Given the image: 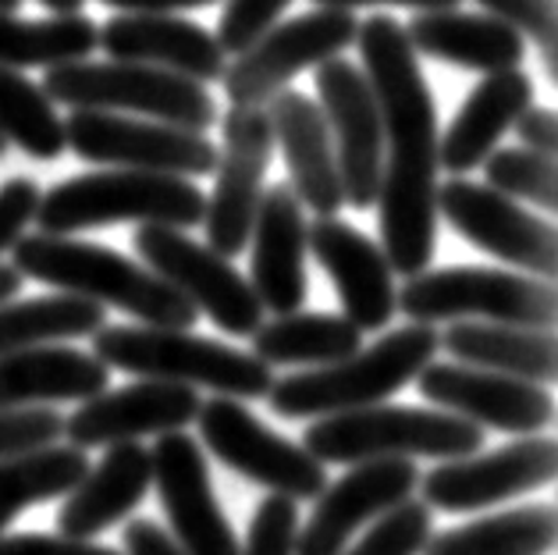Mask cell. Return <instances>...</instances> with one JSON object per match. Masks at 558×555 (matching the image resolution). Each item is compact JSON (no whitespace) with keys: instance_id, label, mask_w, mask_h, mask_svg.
<instances>
[{"instance_id":"cell-1","label":"cell","mask_w":558,"mask_h":555,"mask_svg":"<svg viewBox=\"0 0 558 555\" xmlns=\"http://www.w3.org/2000/svg\"><path fill=\"white\" fill-rule=\"evenodd\" d=\"M356 44L385 129L380 250L395 275L413 278L430 267L438 239V111L399 22L388 15L360 22Z\"/></svg>"},{"instance_id":"cell-2","label":"cell","mask_w":558,"mask_h":555,"mask_svg":"<svg viewBox=\"0 0 558 555\" xmlns=\"http://www.w3.org/2000/svg\"><path fill=\"white\" fill-rule=\"evenodd\" d=\"M11 267L22 278L44 281V286H53L58 292L125 310V314L140 317V324H149V328L189 331L199 317V310L160 275L129 261L125 253L97 246V242H78L47 232L22 236L11 246Z\"/></svg>"},{"instance_id":"cell-3","label":"cell","mask_w":558,"mask_h":555,"mask_svg":"<svg viewBox=\"0 0 558 555\" xmlns=\"http://www.w3.org/2000/svg\"><path fill=\"white\" fill-rule=\"evenodd\" d=\"M441 349V335L430 324H410L385 338H377L371 349H360L328 367H313L306 374H289L270 385L267 406L278 417L303 421V417H335L363 406H377L399 396L405 385H413L420 371L434 363Z\"/></svg>"},{"instance_id":"cell-4","label":"cell","mask_w":558,"mask_h":555,"mask_svg":"<svg viewBox=\"0 0 558 555\" xmlns=\"http://www.w3.org/2000/svg\"><path fill=\"white\" fill-rule=\"evenodd\" d=\"M207 196L193 179L132 168H107L64 179L39 196L36 225L47 236H75L89 228H107L121 221L196 228L203 225Z\"/></svg>"},{"instance_id":"cell-5","label":"cell","mask_w":558,"mask_h":555,"mask_svg":"<svg viewBox=\"0 0 558 555\" xmlns=\"http://www.w3.org/2000/svg\"><path fill=\"white\" fill-rule=\"evenodd\" d=\"M93 357L107 371H129L149 382H174L189 388H210L228 399H264L275 374L264 360L225 346L217 338L182 328H125L111 324L93 335Z\"/></svg>"},{"instance_id":"cell-6","label":"cell","mask_w":558,"mask_h":555,"mask_svg":"<svg viewBox=\"0 0 558 555\" xmlns=\"http://www.w3.org/2000/svg\"><path fill=\"white\" fill-rule=\"evenodd\" d=\"M303 449L324 467H356L371 459H462L484 449V427L448 410L427 406H363V410L317 417Z\"/></svg>"},{"instance_id":"cell-7","label":"cell","mask_w":558,"mask_h":555,"mask_svg":"<svg viewBox=\"0 0 558 555\" xmlns=\"http://www.w3.org/2000/svg\"><path fill=\"white\" fill-rule=\"evenodd\" d=\"M44 93L72 111H132L135 118L207 132L217 104L203 83L132 61H72L47 68Z\"/></svg>"},{"instance_id":"cell-8","label":"cell","mask_w":558,"mask_h":555,"mask_svg":"<svg viewBox=\"0 0 558 555\" xmlns=\"http://www.w3.org/2000/svg\"><path fill=\"white\" fill-rule=\"evenodd\" d=\"M399 314L413 324L438 321H492L555 331V281L515 275L498 267H441L420 270L399 289Z\"/></svg>"},{"instance_id":"cell-9","label":"cell","mask_w":558,"mask_h":555,"mask_svg":"<svg viewBox=\"0 0 558 555\" xmlns=\"http://www.w3.org/2000/svg\"><path fill=\"white\" fill-rule=\"evenodd\" d=\"M196 424L203 445L225 467L260 484L270 495L303 503L328 488V470L320 459H313L299 442L270 431L260 417H253L242 406V399L214 396L210 402H199Z\"/></svg>"},{"instance_id":"cell-10","label":"cell","mask_w":558,"mask_h":555,"mask_svg":"<svg viewBox=\"0 0 558 555\" xmlns=\"http://www.w3.org/2000/svg\"><path fill=\"white\" fill-rule=\"evenodd\" d=\"M61 125L64 146L89 165L179 174V179H199L217 168V143L193 129L111 111H72Z\"/></svg>"},{"instance_id":"cell-11","label":"cell","mask_w":558,"mask_h":555,"mask_svg":"<svg viewBox=\"0 0 558 555\" xmlns=\"http://www.w3.org/2000/svg\"><path fill=\"white\" fill-rule=\"evenodd\" d=\"M132 246L154 275L179 289L199 314H207L228 335L250 338L264 324V306L256 300L250 278H242L221 253L189 239L182 228L140 225Z\"/></svg>"},{"instance_id":"cell-12","label":"cell","mask_w":558,"mask_h":555,"mask_svg":"<svg viewBox=\"0 0 558 555\" xmlns=\"http://www.w3.org/2000/svg\"><path fill=\"white\" fill-rule=\"evenodd\" d=\"M356 33L360 19L345 8H317L270 25L250 50H242L225 68V97L242 107H260L275 93L289 89L299 72L331 61L356 44Z\"/></svg>"},{"instance_id":"cell-13","label":"cell","mask_w":558,"mask_h":555,"mask_svg":"<svg viewBox=\"0 0 558 555\" xmlns=\"http://www.w3.org/2000/svg\"><path fill=\"white\" fill-rule=\"evenodd\" d=\"M270 154H275V132H270L264 107L231 104V111L221 121L214 193L207 196V210H203L207 246L221 253L225 261L250 246Z\"/></svg>"},{"instance_id":"cell-14","label":"cell","mask_w":558,"mask_h":555,"mask_svg":"<svg viewBox=\"0 0 558 555\" xmlns=\"http://www.w3.org/2000/svg\"><path fill=\"white\" fill-rule=\"evenodd\" d=\"M438 214L476 250L498 256L526 275L555 281L558 275V232L551 221L523 210L492 185L452 179L438 185Z\"/></svg>"},{"instance_id":"cell-15","label":"cell","mask_w":558,"mask_h":555,"mask_svg":"<svg viewBox=\"0 0 558 555\" xmlns=\"http://www.w3.org/2000/svg\"><path fill=\"white\" fill-rule=\"evenodd\" d=\"M558 473V442L551 435H523L495 453L445 459L420 478L424 503L445 512H473L520 498L551 484Z\"/></svg>"},{"instance_id":"cell-16","label":"cell","mask_w":558,"mask_h":555,"mask_svg":"<svg viewBox=\"0 0 558 555\" xmlns=\"http://www.w3.org/2000/svg\"><path fill=\"white\" fill-rule=\"evenodd\" d=\"M320 111L331 129L338 179L345 203L366 210L377 203L380 168H385V129H380L377 97L360 64L331 58L317 64Z\"/></svg>"},{"instance_id":"cell-17","label":"cell","mask_w":558,"mask_h":555,"mask_svg":"<svg viewBox=\"0 0 558 555\" xmlns=\"http://www.w3.org/2000/svg\"><path fill=\"white\" fill-rule=\"evenodd\" d=\"M416 388L430 406L476 427H495L523 438L555 424L551 391L509 374L466 367V363H427L416 377Z\"/></svg>"},{"instance_id":"cell-18","label":"cell","mask_w":558,"mask_h":555,"mask_svg":"<svg viewBox=\"0 0 558 555\" xmlns=\"http://www.w3.org/2000/svg\"><path fill=\"white\" fill-rule=\"evenodd\" d=\"M149 473H154L160 506L168 512L171 538L189 555H239V538L231 520L217 506L210 470L196 438L182 431H168L149 449Z\"/></svg>"},{"instance_id":"cell-19","label":"cell","mask_w":558,"mask_h":555,"mask_svg":"<svg viewBox=\"0 0 558 555\" xmlns=\"http://www.w3.org/2000/svg\"><path fill=\"white\" fill-rule=\"evenodd\" d=\"M420 470L413 459L356 463L317 495L310 520L295 534V555H342L360 527L374 523L405 498H413Z\"/></svg>"},{"instance_id":"cell-20","label":"cell","mask_w":558,"mask_h":555,"mask_svg":"<svg viewBox=\"0 0 558 555\" xmlns=\"http://www.w3.org/2000/svg\"><path fill=\"white\" fill-rule=\"evenodd\" d=\"M199 413L196 388L174 382H149L100 391L86 399L64 421V442L75 449H97V445H125L146 435H168L193 424Z\"/></svg>"},{"instance_id":"cell-21","label":"cell","mask_w":558,"mask_h":555,"mask_svg":"<svg viewBox=\"0 0 558 555\" xmlns=\"http://www.w3.org/2000/svg\"><path fill=\"white\" fill-rule=\"evenodd\" d=\"M306 250L328 270L331 286L345 310V321L360 331L388 328L399 314V289L385 250L366 239L360 228L338 218H317L306 225Z\"/></svg>"},{"instance_id":"cell-22","label":"cell","mask_w":558,"mask_h":555,"mask_svg":"<svg viewBox=\"0 0 558 555\" xmlns=\"http://www.w3.org/2000/svg\"><path fill=\"white\" fill-rule=\"evenodd\" d=\"M306 207L289 182L264 189L253 218L250 286L264 310L295 314L306 303Z\"/></svg>"},{"instance_id":"cell-23","label":"cell","mask_w":558,"mask_h":555,"mask_svg":"<svg viewBox=\"0 0 558 555\" xmlns=\"http://www.w3.org/2000/svg\"><path fill=\"white\" fill-rule=\"evenodd\" d=\"M97 47L111 61L165 68L193 83H217L228 68L210 29L174 15H118L97 29Z\"/></svg>"},{"instance_id":"cell-24","label":"cell","mask_w":558,"mask_h":555,"mask_svg":"<svg viewBox=\"0 0 558 555\" xmlns=\"http://www.w3.org/2000/svg\"><path fill=\"white\" fill-rule=\"evenodd\" d=\"M270 132L275 143H281L284 165H289V185L303 207H310L317 218H335L342 210L345 193L338 179V160L331 129L324 121L320 104H313L306 93L281 89L270 97L267 107Z\"/></svg>"},{"instance_id":"cell-25","label":"cell","mask_w":558,"mask_h":555,"mask_svg":"<svg viewBox=\"0 0 558 555\" xmlns=\"http://www.w3.org/2000/svg\"><path fill=\"white\" fill-rule=\"evenodd\" d=\"M413 53L466 68V72H512L526 58V39L512 25L492 15H466L459 8L416 11L413 22L402 25Z\"/></svg>"},{"instance_id":"cell-26","label":"cell","mask_w":558,"mask_h":555,"mask_svg":"<svg viewBox=\"0 0 558 555\" xmlns=\"http://www.w3.org/2000/svg\"><path fill=\"white\" fill-rule=\"evenodd\" d=\"M154 473H149V449L135 442L107 445V456L97 467L86 470V478L68 492L58 512V527L64 538L89 541L111 531L118 520L146 498Z\"/></svg>"},{"instance_id":"cell-27","label":"cell","mask_w":558,"mask_h":555,"mask_svg":"<svg viewBox=\"0 0 558 555\" xmlns=\"http://www.w3.org/2000/svg\"><path fill=\"white\" fill-rule=\"evenodd\" d=\"M526 107H534V79L526 72L512 68V72L487 75L438 140V168H448L456 179L481 168Z\"/></svg>"},{"instance_id":"cell-28","label":"cell","mask_w":558,"mask_h":555,"mask_svg":"<svg viewBox=\"0 0 558 555\" xmlns=\"http://www.w3.org/2000/svg\"><path fill=\"white\" fill-rule=\"evenodd\" d=\"M111 382L104 363L72 346H39L0 357V410L44 402H86Z\"/></svg>"},{"instance_id":"cell-29","label":"cell","mask_w":558,"mask_h":555,"mask_svg":"<svg viewBox=\"0 0 558 555\" xmlns=\"http://www.w3.org/2000/svg\"><path fill=\"white\" fill-rule=\"evenodd\" d=\"M441 349L456 363L520 377L530 385H555L558 377V338L544 328L492 321H456L441 335Z\"/></svg>"},{"instance_id":"cell-30","label":"cell","mask_w":558,"mask_h":555,"mask_svg":"<svg viewBox=\"0 0 558 555\" xmlns=\"http://www.w3.org/2000/svg\"><path fill=\"white\" fill-rule=\"evenodd\" d=\"M555 541L558 509L537 503L430 534L420 555H548Z\"/></svg>"},{"instance_id":"cell-31","label":"cell","mask_w":558,"mask_h":555,"mask_svg":"<svg viewBox=\"0 0 558 555\" xmlns=\"http://www.w3.org/2000/svg\"><path fill=\"white\" fill-rule=\"evenodd\" d=\"M363 349V331L338 314H281L253 331V357L267 367H328Z\"/></svg>"},{"instance_id":"cell-32","label":"cell","mask_w":558,"mask_h":555,"mask_svg":"<svg viewBox=\"0 0 558 555\" xmlns=\"http://www.w3.org/2000/svg\"><path fill=\"white\" fill-rule=\"evenodd\" d=\"M107 324V310L83 295H33V300L0 303V357L64 342V338H89Z\"/></svg>"},{"instance_id":"cell-33","label":"cell","mask_w":558,"mask_h":555,"mask_svg":"<svg viewBox=\"0 0 558 555\" xmlns=\"http://www.w3.org/2000/svg\"><path fill=\"white\" fill-rule=\"evenodd\" d=\"M97 29L100 25L83 11L53 19H19L0 11V64L25 72L89 61V53L97 50Z\"/></svg>"},{"instance_id":"cell-34","label":"cell","mask_w":558,"mask_h":555,"mask_svg":"<svg viewBox=\"0 0 558 555\" xmlns=\"http://www.w3.org/2000/svg\"><path fill=\"white\" fill-rule=\"evenodd\" d=\"M89 456L75 445H44L0 463V534L19 512L64 498L86 478Z\"/></svg>"},{"instance_id":"cell-35","label":"cell","mask_w":558,"mask_h":555,"mask_svg":"<svg viewBox=\"0 0 558 555\" xmlns=\"http://www.w3.org/2000/svg\"><path fill=\"white\" fill-rule=\"evenodd\" d=\"M0 135L36 160H58L68 150L64 125L44 86L4 64H0Z\"/></svg>"},{"instance_id":"cell-36","label":"cell","mask_w":558,"mask_h":555,"mask_svg":"<svg viewBox=\"0 0 558 555\" xmlns=\"http://www.w3.org/2000/svg\"><path fill=\"white\" fill-rule=\"evenodd\" d=\"M484 179L509 200L537 203L541 210L558 207V165L555 157L526 150V146H501L484 160Z\"/></svg>"},{"instance_id":"cell-37","label":"cell","mask_w":558,"mask_h":555,"mask_svg":"<svg viewBox=\"0 0 558 555\" xmlns=\"http://www.w3.org/2000/svg\"><path fill=\"white\" fill-rule=\"evenodd\" d=\"M430 506L424 498H405L385 517H377L356 545L342 555H420L430 538Z\"/></svg>"},{"instance_id":"cell-38","label":"cell","mask_w":558,"mask_h":555,"mask_svg":"<svg viewBox=\"0 0 558 555\" xmlns=\"http://www.w3.org/2000/svg\"><path fill=\"white\" fill-rule=\"evenodd\" d=\"M487 15L512 25L523 39H534L541 72L558 83V0H476Z\"/></svg>"},{"instance_id":"cell-39","label":"cell","mask_w":558,"mask_h":555,"mask_svg":"<svg viewBox=\"0 0 558 555\" xmlns=\"http://www.w3.org/2000/svg\"><path fill=\"white\" fill-rule=\"evenodd\" d=\"M64 438V417L47 406H25V410H0V463L22 453L58 445Z\"/></svg>"},{"instance_id":"cell-40","label":"cell","mask_w":558,"mask_h":555,"mask_svg":"<svg viewBox=\"0 0 558 555\" xmlns=\"http://www.w3.org/2000/svg\"><path fill=\"white\" fill-rule=\"evenodd\" d=\"M295 534H299L295 503L284 495H270L256 506L246 545H239V555H295Z\"/></svg>"},{"instance_id":"cell-41","label":"cell","mask_w":558,"mask_h":555,"mask_svg":"<svg viewBox=\"0 0 558 555\" xmlns=\"http://www.w3.org/2000/svg\"><path fill=\"white\" fill-rule=\"evenodd\" d=\"M292 0H228L225 15L217 22V44L225 53L239 58L242 50H250L256 39H260L270 25H278L281 11L289 8Z\"/></svg>"},{"instance_id":"cell-42","label":"cell","mask_w":558,"mask_h":555,"mask_svg":"<svg viewBox=\"0 0 558 555\" xmlns=\"http://www.w3.org/2000/svg\"><path fill=\"white\" fill-rule=\"evenodd\" d=\"M39 185L25 174H15L0 185V253H8L25 236V228L33 225L39 207Z\"/></svg>"},{"instance_id":"cell-43","label":"cell","mask_w":558,"mask_h":555,"mask_svg":"<svg viewBox=\"0 0 558 555\" xmlns=\"http://www.w3.org/2000/svg\"><path fill=\"white\" fill-rule=\"evenodd\" d=\"M0 555H121L64 534H0Z\"/></svg>"},{"instance_id":"cell-44","label":"cell","mask_w":558,"mask_h":555,"mask_svg":"<svg viewBox=\"0 0 558 555\" xmlns=\"http://www.w3.org/2000/svg\"><path fill=\"white\" fill-rule=\"evenodd\" d=\"M512 129L523 140L526 150L555 157V150H558V114L551 111V107H526V111L512 121Z\"/></svg>"},{"instance_id":"cell-45","label":"cell","mask_w":558,"mask_h":555,"mask_svg":"<svg viewBox=\"0 0 558 555\" xmlns=\"http://www.w3.org/2000/svg\"><path fill=\"white\" fill-rule=\"evenodd\" d=\"M125 555H189V552L160 523L132 520L125 527Z\"/></svg>"},{"instance_id":"cell-46","label":"cell","mask_w":558,"mask_h":555,"mask_svg":"<svg viewBox=\"0 0 558 555\" xmlns=\"http://www.w3.org/2000/svg\"><path fill=\"white\" fill-rule=\"evenodd\" d=\"M107 8H118L121 15H171V11L210 8L217 0H100Z\"/></svg>"},{"instance_id":"cell-47","label":"cell","mask_w":558,"mask_h":555,"mask_svg":"<svg viewBox=\"0 0 558 555\" xmlns=\"http://www.w3.org/2000/svg\"><path fill=\"white\" fill-rule=\"evenodd\" d=\"M317 8H345V11H356V8H377V4H395V8H416V11H448V8H459L462 0H313Z\"/></svg>"},{"instance_id":"cell-48","label":"cell","mask_w":558,"mask_h":555,"mask_svg":"<svg viewBox=\"0 0 558 555\" xmlns=\"http://www.w3.org/2000/svg\"><path fill=\"white\" fill-rule=\"evenodd\" d=\"M22 289V275L11 264H0V303L15 300Z\"/></svg>"},{"instance_id":"cell-49","label":"cell","mask_w":558,"mask_h":555,"mask_svg":"<svg viewBox=\"0 0 558 555\" xmlns=\"http://www.w3.org/2000/svg\"><path fill=\"white\" fill-rule=\"evenodd\" d=\"M44 8H50L53 15H75V11H83L86 0H39Z\"/></svg>"},{"instance_id":"cell-50","label":"cell","mask_w":558,"mask_h":555,"mask_svg":"<svg viewBox=\"0 0 558 555\" xmlns=\"http://www.w3.org/2000/svg\"><path fill=\"white\" fill-rule=\"evenodd\" d=\"M19 8H22V0H0V11H4V15H15Z\"/></svg>"},{"instance_id":"cell-51","label":"cell","mask_w":558,"mask_h":555,"mask_svg":"<svg viewBox=\"0 0 558 555\" xmlns=\"http://www.w3.org/2000/svg\"><path fill=\"white\" fill-rule=\"evenodd\" d=\"M4 154H8V140L0 135V160H4Z\"/></svg>"}]
</instances>
